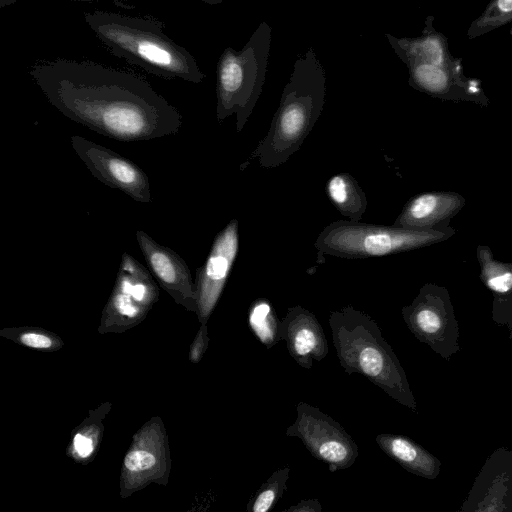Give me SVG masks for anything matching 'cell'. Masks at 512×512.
<instances>
[{
	"label": "cell",
	"mask_w": 512,
	"mask_h": 512,
	"mask_svg": "<svg viewBox=\"0 0 512 512\" xmlns=\"http://www.w3.org/2000/svg\"><path fill=\"white\" fill-rule=\"evenodd\" d=\"M47 101L86 128L121 142L179 132L178 109L139 75L92 61L41 60L29 70Z\"/></svg>",
	"instance_id": "6da1fadb"
},
{
	"label": "cell",
	"mask_w": 512,
	"mask_h": 512,
	"mask_svg": "<svg viewBox=\"0 0 512 512\" xmlns=\"http://www.w3.org/2000/svg\"><path fill=\"white\" fill-rule=\"evenodd\" d=\"M84 20L112 55L150 74L195 84L206 77L193 55L166 35L158 20L102 10L85 12Z\"/></svg>",
	"instance_id": "7a4b0ae2"
},
{
	"label": "cell",
	"mask_w": 512,
	"mask_h": 512,
	"mask_svg": "<svg viewBox=\"0 0 512 512\" xmlns=\"http://www.w3.org/2000/svg\"><path fill=\"white\" fill-rule=\"evenodd\" d=\"M326 73L314 49L298 54L267 134L251 153L265 169L277 168L296 153L320 117Z\"/></svg>",
	"instance_id": "3957f363"
},
{
	"label": "cell",
	"mask_w": 512,
	"mask_h": 512,
	"mask_svg": "<svg viewBox=\"0 0 512 512\" xmlns=\"http://www.w3.org/2000/svg\"><path fill=\"white\" fill-rule=\"evenodd\" d=\"M328 323L344 371L361 374L398 403L416 411L405 370L376 321L348 305L332 311Z\"/></svg>",
	"instance_id": "277c9868"
},
{
	"label": "cell",
	"mask_w": 512,
	"mask_h": 512,
	"mask_svg": "<svg viewBox=\"0 0 512 512\" xmlns=\"http://www.w3.org/2000/svg\"><path fill=\"white\" fill-rule=\"evenodd\" d=\"M271 44V27L261 22L244 47H227L216 66V117L218 122L236 116L239 133L261 95L266 78Z\"/></svg>",
	"instance_id": "5b68a950"
},
{
	"label": "cell",
	"mask_w": 512,
	"mask_h": 512,
	"mask_svg": "<svg viewBox=\"0 0 512 512\" xmlns=\"http://www.w3.org/2000/svg\"><path fill=\"white\" fill-rule=\"evenodd\" d=\"M456 234L449 226L443 229L414 230L393 225H376L337 220L318 235L314 246L318 260L324 255L342 259H367L408 252L443 242Z\"/></svg>",
	"instance_id": "8992f818"
},
{
	"label": "cell",
	"mask_w": 512,
	"mask_h": 512,
	"mask_svg": "<svg viewBox=\"0 0 512 512\" xmlns=\"http://www.w3.org/2000/svg\"><path fill=\"white\" fill-rule=\"evenodd\" d=\"M401 313L414 337L436 354L448 360L459 352V325L446 287L425 283Z\"/></svg>",
	"instance_id": "52a82bcc"
},
{
	"label": "cell",
	"mask_w": 512,
	"mask_h": 512,
	"mask_svg": "<svg viewBox=\"0 0 512 512\" xmlns=\"http://www.w3.org/2000/svg\"><path fill=\"white\" fill-rule=\"evenodd\" d=\"M296 410V420L287 429V435L299 437L314 457L327 463L330 470L354 463L357 446L338 422L305 402H299Z\"/></svg>",
	"instance_id": "ba28073f"
},
{
	"label": "cell",
	"mask_w": 512,
	"mask_h": 512,
	"mask_svg": "<svg viewBox=\"0 0 512 512\" xmlns=\"http://www.w3.org/2000/svg\"><path fill=\"white\" fill-rule=\"evenodd\" d=\"M70 141L77 156L101 183L124 192L135 201H152L149 178L137 164L83 136L73 135Z\"/></svg>",
	"instance_id": "9c48e42d"
},
{
	"label": "cell",
	"mask_w": 512,
	"mask_h": 512,
	"mask_svg": "<svg viewBox=\"0 0 512 512\" xmlns=\"http://www.w3.org/2000/svg\"><path fill=\"white\" fill-rule=\"evenodd\" d=\"M460 512H512V452L490 456Z\"/></svg>",
	"instance_id": "30bf717a"
},
{
	"label": "cell",
	"mask_w": 512,
	"mask_h": 512,
	"mask_svg": "<svg viewBox=\"0 0 512 512\" xmlns=\"http://www.w3.org/2000/svg\"><path fill=\"white\" fill-rule=\"evenodd\" d=\"M408 84L431 97L450 101H471L488 106L480 81L468 78L463 68L449 69L426 63L407 65Z\"/></svg>",
	"instance_id": "8fae6325"
},
{
	"label": "cell",
	"mask_w": 512,
	"mask_h": 512,
	"mask_svg": "<svg viewBox=\"0 0 512 512\" xmlns=\"http://www.w3.org/2000/svg\"><path fill=\"white\" fill-rule=\"evenodd\" d=\"M281 337L295 362L305 369L328 354V342L317 317L302 306L288 308L281 320Z\"/></svg>",
	"instance_id": "7c38bea8"
},
{
	"label": "cell",
	"mask_w": 512,
	"mask_h": 512,
	"mask_svg": "<svg viewBox=\"0 0 512 512\" xmlns=\"http://www.w3.org/2000/svg\"><path fill=\"white\" fill-rule=\"evenodd\" d=\"M465 203V198L457 192L421 193L406 202L392 225L414 230L447 228L451 219L459 213Z\"/></svg>",
	"instance_id": "4fadbf2b"
},
{
	"label": "cell",
	"mask_w": 512,
	"mask_h": 512,
	"mask_svg": "<svg viewBox=\"0 0 512 512\" xmlns=\"http://www.w3.org/2000/svg\"><path fill=\"white\" fill-rule=\"evenodd\" d=\"M239 247L238 220L232 219L217 235L204 270L202 285L203 314L208 317L216 304Z\"/></svg>",
	"instance_id": "5bb4252c"
},
{
	"label": "cell",
	"mask_w": 512,
	"mask_h": 512,
	"mask_svg": "<svg viewBox=\"0 0 512 512\" xmlns=\"http://www.w3.org/2000/svg\"><path fill=\"white\" fill-rule=\"evenodd\" d=\"M433 17L426 19L425 28L418 37H395L385 34L396 55L407 65L426 63L449 69L463 68L460 59L454 58L448 47L447 38L432 25Z\"/></svg>",
	"instance_id": "9a60e30c"
},
{
	"label": "cell",
	"mask_w": 512,
	"mask_h": 512,
	"mask_svg": "<svg viewBox=\"0 0 512 512\" xmlns=\"http://www.w3.org/2000/svg\"><path fill=\"white\" fill-rule=\"evenodd\" d=\"M376 441L389 457L409 472L427 479L439 475L440 461L413 440L401 435L380 434Z\"/></svg>",
	"instance_id": "2e32d148"
},
{
	"label": "cell",
	"mask_w": 512,
	"mask_h": 512,
	"mask_svg": "<svg viewBox=\"0 0 512 512\" xmlns=\"http://www.w3.org/2000/svg\"><path fill=\"white\" fill-rule=\"evenodd\" d=\"M326 193L341 215L349 221L360 222L367 208V198L351 174L341 172L330 177Z\"/></svg>",
	"instance_id": "e0dca14e"
},
{
	"label": "cell",
	"mask_w": 512,
	"mask_h": 512,
	"mask_svg": "<svg viewBox=\"0 0 512 512\" xmlns=\"http://www.w3.org/2000/svg\"><path fill=\"white\" fill-rule=\"evenodd\" d=\"M476 257L480 267L479 278L493 297L512 295V262L496 259L487 245L477 246Z\"/></svg>",
	"instance_id": "ac0fdd59"
},
{
	"label": "cell",
	"mask_w": 512,
	"mask_h": 512,
	"mask_svg": "<svg viewBox=\"0 0 512 512\" xmlns=\"http://www.w3.org/2000/svg\"><path fill=\"white\" fill-rule=\"evenodd\" d=\"M248 323L252 332L267 349L282 340L281 321L269 300L258 298L251 303Z\"/></svg>",
	"instance_id": "d6986e66"
},
{
	"label": "cell",
	"mask_w": 512,
	"mask_h": 512,
	"mask_svg": "<svg viewBox=\"0 0 512 512\" xmlns=\"http://www.w3.org/2000/svg\"><path fill=\"white\" fill-rule=\"evenodd\" d=\"M512 22V0H493L467 30L470 40Z\"/></svg>",
	"instance_id": "ffe728a7"
},
{
	"label": "cell",
	"mask_w": 512,
	"mask_h": 512,
	"mask_svg": "<svg viewBox=\"0 0 512 512\" xmlns=\"http://www.w3.org/2000/svg\"><path fill=\"white\" fill-rule=\"evenodd\" d=\"M288 469L275 472L259 489L252 502L251 512H269L282 495L288 477Z\"/></svg>",
	"instance_id": "44dd1931"
},
{
	"label": "cell",
	"mask_w": 512,
	"mask_h": 512,
	"mask_svg": "<svg viewBox=\"0 0 512 512\" xmlns=\"http://www.w3.org/2000/svg\"><path fill=\"white\" fill-rule=\"evenodd\" d=\"M492 319L499 325H505L512 340V295L493 297Z\"/></svg>",
	"instance_id": "7402d4cb"
},
{
	"label": "cell",
	"mask_w": 512,
	"mask_h": 512,
	"mask_svg": "<svg viewBox=\"0 0 512 512\" xmlns=\"http://www.w3.org/2000/svg\"><path fill=\"white\" fill-rule=\"evenodd\" d=\"M150 263L157 276L165 283H174L177 278L175 268L169 257L160 251H154L150 255Z\"/></svg>",
	"instance_id": "603a6c76"
},
{
	"label": "cell",
	"mask_w": 512,
	"mask_h": 512,
	"mask_svg": "<svg viewBox=\"0 0 512 512\" xmlns=\"http://www.w3.org/2000/svg\"><path fill=\"white\" fill-rule=\"evenodd\" d=\"M155 464V457L146 451L138 450L127 454L125 466L133 472L146 470Z\"/></svg>",
	"instance_id": "cb8c5ba5"
},
{
	"label": "cell",
	"mask_w": 512,
	"mask_h": 512,
	"mask_svg": "<svg viewBox=\"0 0 512 512\" xmlns=\"http://www.w3.org/2000/svg\"><path fill=\"white\" fill-rule=\"evenodd\" d=\"M20 341L24 345L35 349H47L52 345V340L48 336L36 332H27L22 334L20 336Z\"/></svg>",
	"instance_id": "d4e9b609"
},
{
	"label": "cell",
	"mask_w": 512,
	"mask_h": 512,
	"mask_svg": "<svg viewBox=\"0 0 512 512\" xmlns=\"http://www.w3.org/2000/svg\"><path fill=\"white\" fill-rule=\"evenodd\" d=\"M131 295H120L116 301V307L120 314L133 317L138 313L137 307L131 302Z\"/></svg>",
	"instance_id": "484cf974"
},
{
	"label": "cell",
	"mask_w": 512,
	"mask_h": 512,
	"mask_svg": "<svg viewBox=\"0 0 512 512\" xmlns=\"http://www.w3.org/2000/svg\"><path fill=\"white\" fill-rule=\"evenodd\" d=\"M74 447L83 457L88 456L93 450L92 441L81 434L74 437Z\"/></svg>",
	"instance_id": "4316f807"
},
{
	"label": "cell",
	"mask_w": 512,
	"mask_h": 512,
	"mask_svg": "<svg viewBox=\"0 0 512 512\" xmlns=\"http://www.w3.org/2000/svg\"><path fill=\"white\" fill-rule=\"evenodd\" d=\"M285 512H321V506L317 500H309L298 503Z\"/></svg>",
	"instance_id": "83f0119b"
},
{
	"label": "cell",
	"mask_w": 512,
	"mask_h": 512,
	"mask_svg": "<svg viewBox=\"0 0 512 512\" xmlns=\"http://www.w3.org/2000/svg\"><path fill=\"white\" fill-rule=\"evenodd\" d=\"M146 294V288L143 284L137 283L132 286L131 296L137 301H142Z\"/></svg>",
	"instance_id": "f1b7e54d"
}]
</instances>
